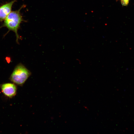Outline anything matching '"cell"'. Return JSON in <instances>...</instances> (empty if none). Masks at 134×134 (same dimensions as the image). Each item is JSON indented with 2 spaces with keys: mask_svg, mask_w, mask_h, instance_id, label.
<instances>
[{
  "mask_svg": "<svg viewBox=\"0 0 134 134\" xmlns=\"http://www.w3.org/2000/svg\"><path fill=\"white\" fill-rule=\"evenodd\" d=\"M24 5L22 6L18 10L11 12L4 19L3 26L6 27L9 31L14 32L16 37V42L19 44V39H21L17 32L21 23L23 21H25L23 19L20 12V10Z\"/></svg>",
  "mask_w": 134,
  "mask_h": 134,
  "instance_id": "6da1fadb",
  "label": "cell"
},
{
  "mask_svg": "<svg viewBox=\"0 0 134 134\" xmlns=\"http://www.w3.org/2000/svg\"><path fill=\"white\" fill-rule=\"evenodd\" d=\"M31 72L21 63L15 67L9 78L15 84L22 86L31 75Z\"/></svg>",
  "mask_w": 134,
  "mask_h": 134,
  "instance_id": "7a4b0ae2",
  "label": "cell"
},
{
  "mask_svg": "<svg viewBox=\"0 0 134 134\" xmlns=\"http://www.w3.org/2000/svg\"><path fill=\"white\" fill-rule=\"evenodd\" d=\"M0 87L3 94L9 98H12L16 94L17 88L14 84L5 83L1 84Z\"/></svg>",
  "mask_w": 134,
  "mask_h": 134,
  "instance_id": "3957f363",
  "label": "cell"
},
{
  "mask_svg": "<svg viewBox=\"0 0 134 134\" xmlns=\"http://www.w3.org/2000/svg\"><path fill=\"white\" fill-rule=\"evenodd\" d=\"M15 0L3 5L0 8V21L5 19L8 14L11 12L13 4Z\"/></svg>",
  "mask_w": 134,
  "mask_h": 134,
  "instance_id": "277c9868",
  "label": "cell"
},
{
  "mask_svg": "<svg viewBox=\"0 0 134 134\" xmlns=\"http://www.w3.org/2000/svg\"><path fill=\"white\" fill-rule=\"evenodd\" d=\"M129 0H121V3L123 5L126 6L128 4Z\"/></svg>",
  "mask_w": 134,
  "mask_h": 134,
  "instance_id": "5b68a950",
  "label": "cell"
}]
</instances>
